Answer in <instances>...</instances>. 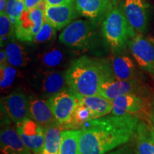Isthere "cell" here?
<instances>
[{
  "instance_id": "obj_14",
  "label": "cell",
  "mask_w": 154,
  "mask_h": 154,
  "mask_svg": "<svg viewBox=\"0 0 154 154\" xmlns=\"http://www.w3.org/2000/svg\"><path fill=\"white\" fill-rule=\"evenodd\" d=\"M116 3L111 0H76L75 5L79 14L98 23L103 20Z\"/></svg>"
},
{
  "instance_id": "obj_19",
  "label": "cell",
  "mask_w": 154,
  "mask_h": 154,
  "mask_svg": "<svg viewBox=\"0 0 154 154\" xmlns=\"http://www.w3.org/2000/svg\"><path fill=\"white\" fill-rule=\"evenodd\" d=\"M136 154H154V126L140 121L136 134Z\"/></svg>"
},
{
  "instance_id": "obj_27",
  "label": "cell",
  "mask_w": 154,
  "mask_h": 154,
  "mask_svg": "<svg viewBox=\"0 0 154 154\" xmlns=\"http://www.w3.org/2000/svg\"><path fill=\"white\" fill-rule=\"evenodd\" d=\"M15 35V26L5 11L0 13V44L6 47Z\"/></svg>"
},
{
  "instance_id": "obj_3",
  "label": "cell",
  "mask_w": 154,
  "mask_h": 154,
  "mask_svg": "<svg viewBox=\"0 0 154 154\" xmlns=\"http://www.w3.org/2000/svg\"><path fill=\"white\" fill-rule=\"evenodd\" d=\"M101 33L106 43L114 53L124 51L130 40L136 35L117 3L102 21Z\"/></svg>"
},
{
  "instance_id": "obj_21",
  "label": "cell",
  "mask_w": 154,
  "mask_h": 154,
  "mask_svg": "<svg viewBox=\"0 0 154 154\" xmlns=\"http://www.w3.org/2000/svg\"><path fill=\"white\" fill-rule=\"evenodd\" d=\"M8 62L13 66L24 67L31 61L28 51L22 45L11 40L5 47Z\"/></svg>"
},
{
  "instance_id": "obj_32",
  "label": "cell",
  "mask_w": 154,
  "mask_h": 154,
  "mask_svg": "<svg viewBox=\"0 0 154 154\" xmlns=\"http://www.w3.org/2000/svg\"><path fill=\"white\" fill-rule=\"evenodd\" d=\"M44 0H24V10H30L37 7Z\"/></svg>"
},
{
  "instance_id": "obj_26",
  "label": "cell",
  "mask_w": 154,
  "mask_h": 154,
  "mask_svg": "<svg viewBox=\"0 0 154 154\" xmlns=\"http://www.w3.org/2000/svg\"><path fill=\"white\" fill-rule=\"evenodd\" d=\"M0 87L1 91L3 92L12 87L17 79L20 78L21 73L17 67L8 63L5 66H0Z\"/></svg>"
},
{
  "instance_id": "obj_30",
  "label": "cell",
  "mask_w": 154,
  "mask_h": 154,
  "mask_svg": "<svg viewBox=\"0 0 154 154\" xmlns=\"http://www.w3.org/2000/svg\"><path fill=\"white\" fill-rule=\"evenodd\" d=\"M135 153L131 146L129 145H126V144H124V145L117 148V149L114 150V151H111V152H109L108 154H135Z\"/></svg>"
},
{
  "instance_id": "obj_11",
  "label": "cell",
  "mask_w": 154,
  "mask_h": 154,
  "mask_svg": "<svg viewBox=\"0 0 154 154\" xmlns=\"http://www.w3.org/2000/svg\"><path fill=\"white\" fill-rule=\"evenodd\" d=\"M16 129L23 142L34 154H40L45 140V128L31 118L16 124Z\"/></svg>"
},
{
  "instance_id": "obj_9",
  "label": "cell",
  "mask_w": 154,
  "mask_h": 154,
  "mask_svg": "<svg viewBox=\"0 0 154 154\" xmlns=\"http://www.w3.org/2000/svg\"><path fill=\"white\" fill-rule=\"evenodd\" d=\"M47 101L57 124L62 127L70 119L75 108L79 102V94L68 88L50 96Z\"/></svg>"
},
{
  "instance_id": "obj_36",
  "label": "cell",
  "mask_w": 154,
  "mask_h": 154,
  "mask_svg": "<svg viewBox=\"0 0 154 154\" xmlns=\"http://www.w3.org/2000/svg\"><path fill=\"white\" fill-rule=\"evenodd\" d=\"M111 1H113V2H116V0H111Z\"/></svg>"
},
{
  "instance_id": "obj_1",
  "label": "cell",
  "mask_w": 154,
  "mask_h": 154,
  "mask_svg": "<svg viewBox=\"0 0 154 154\" xmlns=\"http://www.w3.org/2000/svg\"><path fill=\"white\" fill-rule=\"evenodd\" d=\"M139 121L137 117L113 114L88 121L80 128L82 154H106L126 144Z\"/></svg>"
},
{
  "instance_id": "obj_2",
  "label": "cell",
  "mask_w": 154,
  "mask_h": 154,
  "mask_svg": "<svg viewBox=\"0 0 154 154\" xmlns=\"http://www.w3.org/2000/svg\"><path fill=\"white\" fill-rule=\"evenodd\" d=\"M65 77L69 88L82 96L99 94L102 84L115 79L109 61L88 56L72 61Z\"/></svg>"
},
{
  "instance_id": "obj_12",
  "label": "cell",
  "mask_w": 154,
  "mask_h": 154,
  "mask_svg": "<svg viewBox=\"0 0 154 154\" xmlns=\"http://www.w3.org/2000/svg\"><path fill=\"white\" fill-rule=\"evenodd\" d=\"M1 103L7 115L16 124L29 118V101L20 90L2 98Z\"/></svg>"
},
{
  "instance_id": "obj_4",
  "label": "cell",
  "mask_w": 154,
  "mask_h": 154,
  "mask_svg": "<svg viewBox=\"0 0 154 154\" xmlns=\"http://www.w3.org/2000/svg\"><path fill=\"white\" fill-rule=\"evenodd\" d=\"M96 24L89 19L74 21L61 32L59 42L73 49L88 50L94 48L98 38Z\"/></svg>"
},
{
  "instance_id": "obj_35",
  "label": "cell",
  "mask_w": 154,
  "mask_h": 154,
  "mask_svg": "<svg viewBox=\"0 0 154 154\" xmlns=\"http://www.w3.org/2000/svg\"><path fill=\"white\" fill-rule=\"evenodd\" d=\"M151 119H152V123L154 126V98L153 99V106H152V113H151Z\"/></svg>"
},
{
  "instance_id": "obj_25",
  "label": "cell",
  "mask_w": 154,
  "mask_h": 154,
  "mask_svg": "<svg viewBox=\"0 0 154 154\" xmlns=\"http://www.w3.org/2000/svg\"><path fill=\"white\" fill-rule=\"evenodd\" d=\"M62 128L59 125L48 127L45 129V140L40 154H59L61 143Z\"/></svg>"
},
{
  "instance_id": "obj_31",
  "label": "cell",
  "mask_w": 154,
  "mask_h": 154,
  "mask_svg": "<svg viewBox=\"0 0 154 154\" xmlns=\"http://www.w3.org/2000/svg\"><path fill=\"white\" fill-rule=\"evenodd\" d=\"M47 6H59L67 4H75L76 0H44Z\"/></svg>"
},
{
  "instance_id": "obj_28",
  "label": "cell",
  "mask_w": 154,
  "mask_h": 154,
  "mask_svg": "<svg viewBox=\"0 0 154 154\" xmlns=\"http://www.w3.org/2000/svg\"><path fill=\"white\" fill-rule=\"evenodd\" d=\"M56 34H57V29L53 26H51L49 22H47L44 18L42 26L34 37L33 42L35 44H40L51 42L55 38Z\"/></svg>"
},
{
  "instance_id": "obj_33",
  "label": "cell",
  "mask_w": 154,
  "mask_h": 154,
  "mask_svg": "<svg viewBox=\"0 0 154 154\" xmlns=\"http://www.w3.org/2000/svg\"><path fill=\"white\" fill-rule=\"evenodd\" d=\"M8 63V58H7L5 49H1V51H0V66H5Z\"/></svg>"
},
{
  "instance_id": "obj_23",
  "label": "cell",
  "mask_w": 154,
  "mask_h": 154,
  "mask_svg": "<svg viewBox=\"0 0 154 154\" xmlns=\"http://www.w3.org/2000/svg\"><path fill=\"white\" fill-rule=\"evenodd\" d=\"M94 119H96V116L89 109L82 103L79 102L71 116L70 119L64 126L61 127V128H66V130L80 129L84 124Z\"/></svg>"
},
{
  "instance_id": "obj_6",
  "label": "cell",
  "mask_w": 154,
  "mask_h": 154,
  "mask_svg": "<svg viewBox=\"0 0 154 154\" xmlns=\"http://www.w3.org/2000/svg\"><path fill=\"white\" fill-rule=\"evenodd\" d=\"M128 47L138 66L154 80V38L137 34L128 42Z\"/></svg>"
},
{
  "instance_id": "obj_29",
  "label": "cell",
  "mask_w": 154,
  "mask_h": 154,
  "mask_svg": "<svg viewBox=\"0 0 154 154\" xmlns=\"http://www.w3.org/2000/svg\"><path fill=\"white\" fill-rule=\"evenodd\" d=\"M24 10V0H7L5 12L11 19L13 24H16L17 19Z\"/></svg>"
},
{
  "instance_id": "obj_15",
  "label": "cell",
  "mask_w": 154,
  "mask_h": 154,
  "mask_svg": "<svg viewBox=\"0 0 154 154\" xmlns=\"http://www.w3.org/2000/svg\"><path fill=\"white\" fill-rule=\"evenodd\" d=\"M36 81L42 93L48 96L54 95L69 88L65 74L54 70H45L36 75Z\"/></svg>"
},
{
  "instance_id": "obj_8",
  "label": "cell",
  "mask_w": 154,
  "mask_h": 154,
  "mask_svg": "<svg viewBox=\"0 0 154 154\" xmlns=\"http://www.w3.org/2000/svg\"><path fill=\"white\" fill-rule=\"evenodd\" d=\"M119 7L136 34H143L147 32L150 5L146 0H122Z\"/></svg>"
},
{
  "instance_id": "obj_17",
  "label": "cell",
  "mask_w": 154,
  "mask_h": 154,
  "mask_svg": "<svg viewBox=\"0 0 154 154\" xmlns=\"http://www.w3.org/2000/svg\"><path fill=\"white\" fill-rule=\"evenodd\" d=\"M0 148L3 154H31L16 128L9 126L2 128Z\"/></svg>"
},
{
  "instance_id": "obj_10",
  "label": "cell",
  "mask_w": 154,
  "mask_h": 154,
  "mask_svg": "<svg viewBox=\"0 0 154 154\" xmlns=\"http://www.w3.org/2000/svg\"><path fill=\"white\" fill-rule=\"evenodd\" d=\"M44 21V11L39 7L24 10L15 24V36L21 42H33Z\"/></svg>"
},
{
  "instance_id": "obj_7",
  "label": "cell",
  "mask_w": 154,
  "mask_h": 154,
  "mask_svg": "<svg viewBox=\"0 0 154 154\" xmlns=\"http://www.w3.org/2000/svg\"><path fill=\"white\" fill-rule=\"evenodd\" d=\"M100 95L112 100L126 94L151 96V88L141 79L131 80L112 79L102 84L99 90Z\"/></svg>"
},
{
  "instance_id": "obj_16",
  "label": "cell",
  "mask_w": 154,
  "mask_h": 154,
  "mask_svg": "<svg viewBox=\"0 0 154 154\" xmlns=\"http://www.w3.org/2000/svg\"><path fill=\"white\" fill-rule=\"evenodd\" d=\"M123 51L115 53L111 59V67L115 79L118 80L140 79L136 63L129 56Z\"/></svg>"
},
{
  "instance_id": "obj_18",
  "label": "cell",
  "mask_w": 154,
  "mask_h": 154,
  "mask_svg": "<svg viewBox=\"0 0 154 154\" xmlns=\"http://www.w3.org/2000/svg\"><path fill=\"white\" fill-rule=\"evenodd\" d=\"M29 101V118L33 119L44 128L59 125L57 124L47 100L31 96Z\"/></svg>"
},
{
  "instance_id": "obj_34",
  "label": "cell",
  "mask_w": 154,
  "mask_h": 154,
  "mask_svg": "<svg viewBox=\"0 0 154 154\" xmlns=\"http://www.w3.org/2000/svg\"><path fill=\"white\" fill-rule=\"evenodd\" d=\"M7 5V0H0V13L5 11Z\"/></svg>"
},
{
  "instance_id": "obj_20",
  "label": "cell",
  "mask_w": 154,
  "mask_h": 154,
  "mask_svg": "<svg viewBox=\"0 0 154 154\" xmlns=\"http://www.w3.org/2000/svg\"><path fill=\"white\" fill-rule=\"evenodd\" d=\"M79 102L87 106L96 119L105 116L112 111V101L100 94L92 96L79 94Z\"/></svg>"
},
{
  "instance_id": "obj_13",
  "label": "cell",
  "mask_w": 154,
  "mask_h": 154,
  "mask_svg": "<svg viewBox=\"0 0 154 154\" xmlns=\"http://www.w3.org/2000/svg\"><path fill=\"white\" fill-rule=\"evenodd\" d=\"M44 18L57 30H61L71 24L78 16L75 4L59 6H47Z\"/></svg>"
},
{
  "instance_id": "obj_22",
  "label": "cell",
  "mask_w": 154,
  "mask_h": 154,
  "mask_svg": "<svg viewBox=\"0 0 154 154\" xmlns=\"http://www.w3.org/2000/svg\"><path fill=\"white\" fill-rule=\"evenodd\" d=\"M81 129L63 130L59 154H82L80 148Z\"/></svg>"
},
{
  "instance_id": "obj_24",
  "label": "cell",
  "mask_w": 154,
  "mask_h": 154,
  "mask_svg": "<svg viewBox=\"0 0 154 154\" xmlns=\"http://www.w3.org/2000/svg\"><path fill=\"white\" fill-rule=\"evenodd\" d=\"M64 51L57 47H50L44 49L37 55L40 64L47 69H54L59 66L65 60Z\"/></svg>"
},
{
  "instance_id": "obj_5",
  "label": "cell",
  "mask_w": 154,
  "mask_h": 154,
  "mask_svg": "<svg viewBox=\"0 0 154 154\" xmlns=\"http://www.w3.org/2000/svg\"><path fill=\"white\" fill-rule=\"evenodd\" d=\"M153 99L151 96L126 94L112 100L111 113L117 116H131L153 125L151 119Z\"/></svg>"
}]
</instances>
